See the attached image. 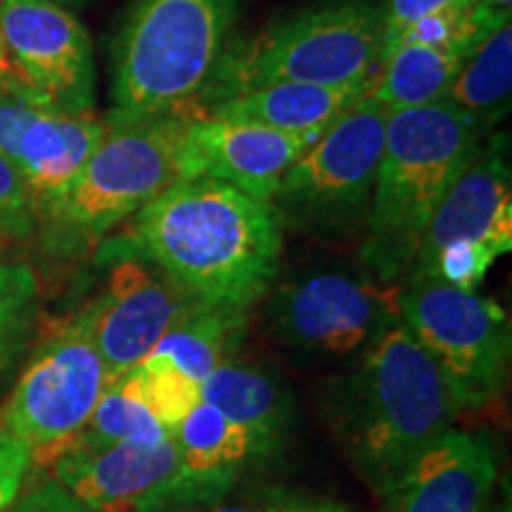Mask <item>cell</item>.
<instances>
[{
  "mask_svg": "<svg viewBox=\"0 0 512 512\" xmlns=\"http://www.w3.org/2000/svg\"><path fill=\"white\" fill-rule=\"evenodd\" d=\"M283 235L273 202L214 178H178L107 242L155 264L195 302L249 311L278 280Z\"/></svg>",
  "mask_w": 512,
  "mask_h": 512,
  "instance_id": "cell-1",
  "label": "cell"
},
{
  "mask_svg": "<svg viewBox=\"0 0 512 512\" xmlns=\"http://www.w3.org/2000/svg\"><path fill=\"white\" fill-rule=\"evenodd\" d=\"M328 403L344 453L380 496L463 413L437 363L401 318L358 354Z\"/></svg>",
  "mask_w": 512,
  "mask_h": 512,
  "instance_id": "cell-2",
  "label": "cell"
},
{
  "mask_svg": "<svg viewBox=\"0 0 512 512\" xmlns=\"http://www.w3.org/2000/svg\"><path fill=\"white\" fill-rule=\"evenodd\" d=\"M486 128L451 100L392 112L384 128L373 197L363 223L361 264L387 285L411 273L427 223Z\"/></svg>",
  "mask_w": 512,
  "mask_h": 512,
  "instance_id": "cell-3",
  "label": "cell"
},
{
  "mask_svg": "<svg viewBox=\"0 0 512 512\" xmlns=\"http://www.w3.org/2000/svg\"><path fill=\"white\" fill-rule=\"evenodd\" d=\"M238 12L240 0H131L112 46V112L105 119L200 117L197 102Z\"/></svg>",
  "mask_w": 512,
  "mask_h": 512,
  "instance_id": "cell-4",
  "label": "cell"
},
{
  "mask_svg": "<svg viewBox=\"0 0 512 512\" xmlns=\"http://www.w3.org/2000/svg\"><path fill=\"white\" fill-rule=\"evenodd\" d=\"M384 50V0H316L249 38L228 43L197 112L268 83L373 79Z\"/></svg>",
  "mask_w": 512,
  "mask_h": 512,
  "instance_id": "cell-5",
  "label": "cell"
},
{
  "mask_svg": "<svg viewBox=\"0 0 512 512\" xmlns=\"http://www.w3.org/2000/svg\"><path fill=\"white\" fill-rule=\"evenodd\" d=\"M190 119L169 114L124 124L107 121L105 138L81 174L38 214L50 252L88 254L178 181V152Z\"/></svg>",
  "mask_w": 512,
  "mask_h": 512,
  "instance_id": "cell-6",
  "label": "cell"
},
{
  "mask_svg": "<svg viewBox=\"0 0 512 512\" xmlns=\"http://www.w3.org/2000/svg\"><path fill=\"white\" fill-rule=\"evenodd\" d=\"M389 112L361 98L287 171L273 197L285 228L325 238L356 233L368 216Z\"/></svg>",
  "mask_w": 512,
  "mask_h": 512,
  "instance_id": "cell-7",
  "label": "cell"
},
{
  "mask_svg": "<svg viewBox=\"0 0 512 512\" xmlns=\"http://www.w3.org/2000/svg\"><path fill=\"white\" fill-rule=\"evenodd\" d=\"M399 318L437 363L460 411L484 408L501 396L510 368V323L501 304L477 290L406 280Z\"/></svg>",
  "mask_w": 512,
  "mask_h": 512,
  "instance_id": "cell-8",
  "label": "cell"
},
{
  "mask_svg": "<svg viewBox=\"0 0 512 512\" xmlns=\"http://www.w3.org/2000/svg\"><path fill=\"white\" fill-rule=\"evenodd\" d=\"M107 384L86 323L69 318L36 347L0 411V434L24 441L38 463H55L86 427Z\"/></svg>",
  "mask_w": 512,
  "mask_h": 512,
  "instance_id": "cell-9",
  "label": "cell"
},
{
  "mask_svg": "<svg viewBox=\"0 0 512 512\" xmlns=\"http://www.w3.org/2000/svg\"><path fill=\"white\" fill-rule=\"evenodd\" d=\"M399 292L366 268H309L273 290L268 323L280 342L309 356H354L399 318Z\"/></svg>",
  "mask_w": 512,
  "mask_h": 512,
  "instance_id": "cell-10",
  "label": "cell"
},
{
  "mask_svg": "<svg viewBox=\"0 0 512 512\" xmlns=\"http://www.w3.org/2000/svg\"><path fill=\"white\" fill-rule=\"evenodd\" d=\"M98 247V264H107L110 271L102 290L76 316L91 332L112 384L136 368L176 323L204 304L140 254L107 240Z\"/></svg>",
  "mask_w": 512,
  "mask_h": 512,
  "instance_id": "cell-11",
  "label": "cell"
},
{
  "mask_svg": "<svg viewBox=\"0 0 512 512\" xmlns=\"http://www.w3.org/2000/svg\"><path fill=\"white\" fill-rule=\"evenodd\" d=\"M0 38L10 74L43 105L93 112V43L67 8L53 0H0Z\"/></svg>",
  "mask_w": 512,
  "mask_h": 512,
  "instance_id": "cell-12",
  "label": "cell"
},
{
  "mask_svg": "<svg viewBox=\"0 0 512 512\" xmlns=\"http://www.w3.org/2000/svg\"><path fill=\"white\" fill-rule=\"evenodd\" d=\"M318 138L200 114L185 126L178 178H214L256 200L273 202L287 171Z\"/></svg>",
  "mask_w": 512,
  "mask_h": 512,
  "instance_id": "cell-13",
  "label": "cell"
},
{
  "mask_svg": "<svg viewBox=\"0 0 512 512\" xmlns=\"http://www.w3.org/2000/svg\"><path fill=\"white\" fill-rule=\"evenodd\" d=\"M176 465L133 512H200L223 503L259 453L249 434L219 408L197 401L171 432Z\"/></svg>",
  "mask_w": 512,
  "mask_h": 512,
  "instance_id": "cell-14",
  "label": "cell"
},
{
  "mask_svg": "<svg viewBox=\"0 0 512 512\" xmlns=\"http://www.w3.org/2000/svg\"><path fill=\"white\" fill-rule=\"evenodd\" d=\"M448 245H479L496 256L512 249L508 136H494L479 145L427 223L415 261Z\"/></svg>",
  "mask_w": 512,
  "mask_h": 512,
  "instance_id": "cell-15",
  "label": "cell"
},
{
  "mask_svg": "<svg viewBox=\"0 0 512 512\" xmlns=\"http://www.w3.org/2000/svg\"><path fill=\"white\" fill-rule=\"evenodd\" d=\"M498 453L484 434L446 430L389 491L392 512H489Z\"/></svg>",
  "mask_w": 512,
  "mask_h": 512,
  "instance_id": "cell-16",
  "label": "cell"
},
{
  "mask_svg": "<svg viewBox=\"0 0 512 512\" xmlns=\"http://www.w3.org/2000/svg\"><path fill=\"white\" fill-rule=\"evenodd\" d=\"M174 439L147 446L136 441L95 448H67L55 458V479L93 512H133L171 475Z\"/></svg>",
  "mask_w": 512,
  "mask_h": 512,
  "instance_id": "cell-17",
  "label": "cell"
},
{
  "mask_svg": "<svg viewBox=\"0 0 512 512\" xmlns=\"http://www.w3.org/2000/svg\"><path fill=\"white\" fill-rule=\"evenodd\" d=\"M105 133L107 119L93 112L41 110L24 126L10 162L27 185L36 219L74 183Z\"/></svg>",
  "mask_w": 512,
  "mask_h": 512,
  "instance_id": "cell-18",
  "label": "cell"
},
{
  "mask_svg": "<svg viewBox=\"0 0 512 512\" xmlns=\"http://www.w3.org/2000/svg\"><path fill=\"white\" fill-rule=\"evenodd\" d=\"M373 79L349 83H268L216 102L204 117L249 121L299 136H323L335 121L366 98Z\"/></svg>",
  "mask_w": 512,
  "mask_h": 512,
  "instance_id": "cell-19",
  "label": "cell"
},
{
  "mask_svg": "<svg viewBox=\"0 0 512 512\" xmlns=\"http://www.w3.org/2000/svg\"><path fill=\"white\" fill-rule=\"evenodd\" d=\"M200 399L219 408L252 437L259 460L278 453L292 408L283 387L266 370L242 366L230 358L200 384Z\"/></svg>",
  "mask_w": 512,
  "mask_h": 512,
  "instance_id": "cell-20",
  "label": "cell"
},
{
  "mask_svg": "<svg viewBox=\"0 0 512 512\" xmlns=\"http://www.w3.org/2000/svg\"><path fill=\"white\" fill-rule=\"evenodd\" d=\"M247 328V311L197 306L176 323L145 358L176 368L188 380L202 384L211 370L233 358Z\"/></svg>",
  "mask_w": 512,
  "mask_h": 512,
  "instance_id": "cell-21",
  "label": "cell"
},
{
  "mask_svg": "<svg viewBox=\"0 0 512 512\" xmlns=\"http://www.w3.org/2000/svg\"><path fill=\"white\" fill-rule=\"evenodd\" d=\"M467 60L465 53L427 46H401L382 57L368 95L392 112L444 100Z\"/></svg>",
  "mask_w": 512,
  "mask_h": 512,
  "instance_id": "cell-22",
  "label": "cell"
},
{
  "mask_svg": "<svg viewBox=\"0 0 512 512\" xmlns=\"http://www.w3.org/2000/svg\"><path fill=\"white\" fill-rule=\"evenodd\" d=\"M512 98V29L510 22L491 31L467 55L446 100L475 117L484 128L508 114Z\"/></svg>",
  "mask_w": 512,
  "mask_h": 512,
  "instance_id": "cell-23",
  "label": "cell"
},
{
  "mask_svg": "<svg viewBox=\"0 0 512 512\" xmlns=\"http://www.w3.org/2000/svg\"><path fill=\"white\" fill-rule=\"evenodd\" d=\"M169 439L171 432L150 413V408L140 403L133 394H128L121 384L112 382L107 384L86 427L69 448H95L117 444V441L157 446Z\"/></svg>",
  "mask_w": 512,
  "mask_h": 512,
  "instance_id": "cell-24",
  "label": "cell"
},
{
  "mask_svg": "<svg viewBox=\"0 0 512 512\" xmlns=\"http://www.w3.org/2000/svg\"><path fill=\"white\" fill-rule=\"evenodd\" d=\"M117 384L145 403L169 432H174L190 408L200 401V384L152 358H143L136 368L121 375Z\"/></svg>",
  "mask_w": 512,
  "mask_h": 512,
  "instance_id": "cell-25",
  "label": "cell"
},
{
  "mask_svg": "<svg viewBox=\"0 0 512 512\" xmlns=\"http://www.w3.org/2000/svg\"><path fill=\"white\" fill-rule=\"evenodd\" d=\"M38 280L29 266L0 264V382L22 356L34 328Z\"/></svg>",
  "mask_w": 512,
  "mask_h": 512,
  "instance_id": "cell-26",
  "label": "cell"
},
{
  "mask_svg": "<svg viewBox=\"0 0 512 512\" xmlns=\"http://www.w3.org/2000/svg\"><path fill=\"white\" fill-rule=\"evenodd\" d=\"M38 226L29 190L15 164L0 152V242H22Z\"/></svg>",
  "mask_w": 512,
  "mask_h": 512,
  "instance_id": "cell-27",
  "label": "cell"
},
{
  "mask_svg": "<svg viewBox=\"0 0 512 512\" xmlns=\"http://www.w3.org/2000/svg\"><path fill=\"white\" fill-rule=\"evenodd\" d=\"M34 456L24 441L0 434V512H5L22 494L24 479H27Z\"/></svg>",
  "mask_w": 512,
  "mask_h": 512,
  "instance_id": "cell-28",
  "label": "cell"
},
{
  "mask_svg": "<svg viewBox=\"0 0 512 512\" xmlns=\"http://www.w3.org/2000/svg\"><path fill=\"white\" fill-rule=\"evenodd\" d=\"M477 3L479 0H384V46L399 31L411 27L413 22H418L422 17L437 15V12L446 10L470 8V5Z\"/></svg>",
  "mask_w": 512,
  "mask_h": 512,
  "instance_id": "cell-29",
  "label": "cell"
},
{
  "mask_svg": "<svg viewBox=\"0 0 512 512\" xmlns=\"http://www.w3.org/2000/svg\"><path fill=\"white\" fill-rule=\"evenodd\" d=\"M5 512H93L74 494H69L57 479H46L19 494Z\"/></svg>",
  "mask_w": 512,
  "mask_h": 512,
  "instance_id": "cell-30",
  "label": "cell"
},
{
  "mask_svg": "<svg viewBox=\"0 0 512 512\" xmlns=\"http://www.w3.org/2000/svg\"><path fill=\"white\" fill-rule=\"evenodd\" d=\"M268 512H351L347 505L328 501V498H283L268 505Z\"/></svg>",
  "mask_w": 512,
  "mask_h": 512,
  "instance_id": "cell-31",
  "label": "cell"
},
{
  "mask_svg": "<svg viewBox=\"0 0 512 512\" xmlns=\"http://www.w3.org/2000/svg\"><path fill=\"white\" fill-rule=\"evenodd\" d=\"M200 512H268V505H211L209 510Z\"/></svg>",
  "mask_w": 512,
  "mask_h": 512,
  "instance_id": "cell-32",
  "label": "cell"
},
{
  "mask_svg": "<svg viewBox=\"0 0 512 512\" xmlns=\"http://www.w3.org/2000/svg\"><path fill=\"white\" fill-rule=\"evenodd\" d=\"M484 10H489L491 15L498 17H510V8H512V0H479Z\"/></svg>",
  "mask_w": 512,
  "mask_h": 512,
  "instance_id": "cell-33",
  "label": "cell"
},
{
  "mask_svg": "<svg viewBox=\"0 0 512 512\" xmlns=\"http://www.w3.org/2000/svg\"><path fill=\"white\" fill-rule=\"evenodd\" d=\"M5 76H8V57H5V46H3V38H0V86H3Z\"/></svg>",
  "mask_w": 512,
  "mask_h": 512,
  "instance_id": "cell-34",
  "label": "cell"
},
{
  "mask_svg": "<svg viewBox=\"0 0 512 512\" xmlns=\"http://www.w3.org/2000/svg\"><path fill=\"white\" fill-rule=\"evenodd\" d=\"M53 3L62 5V8H69V5H79V3H83V0H53Z\"/></svg>",
  "mask_w": 512,
  "mask_h": 512,
  "instance_id": "cell-35",
  "label": "cell"
}]
</instances>
